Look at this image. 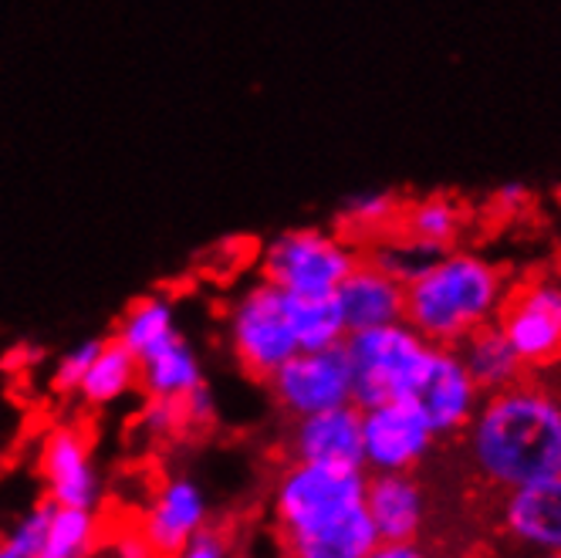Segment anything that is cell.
Masks as SVG:
<instances>
[{
  "label": "cell",
  "mask_w": 561,
  "mask_h": 558,
  "mask_svg": "<svg viewBox=\"0 0 561 558\" xmlns=\"http://www.w3.org/2000/svg\"><path fill=\"white\" fill-rule=\"evenodd\" d=\"M467 477L480 488L511 491L561 474V400L535 379H520L480 403L460 433Z\"/></svg>",
  "instance_id": "obj_1"
},
{
  "label": "cell",
  "mask_w": 561,
  "mask_h": 558,
  "mask_svg": "<svg viewBox=\"0 0 561 558\" xmlns=\"http://www.w3.org/2000/svg\"><path fill=\"white\" fill-rule=\"evenodd\" d=\"M507 285L511 277L497 261L460 248L444 251L407 282L403 322L426 342L454 349L473 329L494 322Z\"/></svg>",
  "instance_id": "obj_2"
},
{
  "label": "cell",
  "mask_w": 561,
  "mask_h": 558,
  "mask_svg": "<svg viewBox=\"0 0 561 558\" xmlns=\"http://www.w3.org/2000/svg\"><path fill=\"white\" fill-rule=\"evenodd\" d=\"M345 352L352 366V403L358 410H373L416 396L430 366L433 342H426L407 322H392L348 332Z\"/></svg>",
  "instance_id": "obj_3"
},
{
  "label": "cell",
  "mask_w": 561,
  "mask_h": 558,
  "mask_svg": "<svg viewBox=\"0 0 561 558\" xmlns=\"http://www.w3.org/2000/svg\"><path fill=\"white\" fill-rule=\"evenodd\" d=\"M366 504V474L332 464H285L277 474L271 511L277 538L325 528Z\"/></svg>",
  "instance_id": "obj_4"
},
{
  "label": "cell",
  "mask_w": 561,
  "mask_h": 558,
  "mask_svg": "<svg viewBox=\"0 0 561 558\" xmlns=\"http://www.w3.org/2000/svg\"><path fill=\"white\" fill-rule=\"evenodd\" d=\"M363 251L339 230H280L261 251V277L288 295H335Z\"/></svg>",
  "instance_id": "obj_5"
},
{
  "label": "cell",
  "mask_w": 561,
  "mask_h": 558,
  "mask_svg": "<svg viewBox=\"0 0 561 558\" xmlns=\"http://www.w3.org/2000/svg\"><path fill=\"white\" fill-rule=\"evenodd\" d=\"M227 345L233 363L257 383H267L288 358H295L301 349L288 322L285 292L264 277L240 292L227 308Z\"/></svg>",
  "instance_id": "obj_6"
},
{
  "label": "cell",
  "mask_w": 561,
  "mask_h": 558,
  "mask_svg": "<svg viewBox=\"0 0 561 558\" xmlns=\"http://www.w3.org/2000/svg\"><path fill=\"white\" fill-rule=\"evenodd\" d=\"M494 326L531 373L561 366V277L531 271L511 282Z\"/></svg>",
  "instance_id": "obj_7"
},
{
  "label": "cell",
  "mask_w": 561,
  "mask_h": 558,
  "mask_svg": "<svg viewBox=\"0 0 561 558\" xmlns=\"http://www.w3.org/2000/svg\"><path fill=\"white\" fill-rule=\"evenodd\" d=\"M264 386L274 407L288 420L352 403V366L345 342L318 352H298Z\"/></svg>",
  "instance_id": "obj_8"
},
{
  "label": "cell",
  "mask_w": 561,
  "mask_h": 558,
  "mask_svg": "<svg viewBox=\"0 0 561 558\" xmlns=\"http://www.w3.org/2000/svg\"><path fill=\"white\" fill-rule=\"evenodd\" d=\"M37 477L42 491L58 508H85L99 511L105 485L92 454L89 433L78 423H55L37 447Z\"/></svg>",
  "instance_id": "obj_9"
},
{
  "label": "cell",
  "mask_w": 561,
  "mask_h": 558,
  "mask_svg": "<svg viewBox=\"0 0 561 558\" xmlns=\"http://www.w3.org/2000/svg\"><path fill=\"white\" fill-rule=\"evenodd\" d=\"M433 441L436 433L413 396L363 410V451L376 474L413 470L433 451Z\"/></svg>",
  "instance_id": "obj_10"
},
{
  "label": "cell",
  "mask_w": 561,
  "mask_h": 558,
  "mask_svg": "<svg viewBox=\"0 0 561 558\" xmlns=\"http://www.w3.org/2000/svg\"><path fill=\"white\" fill-rule=\"evenodd\" d=\"M491 525L520 551H561V474L497 491Z\"/></svg>",
  "instance_id": "obj_11"
},
{
  "label": "cell",
  "mask_w": 561,
  "mask_h": 558,
  "mask_svg": "<svg viewBox=\"0 0 561 558\" xmlns=\"http://www.w3.org/2000/svg\"><path fill=\"white\" fill-rule=\"evenodd\" d=\"M210 494L193 474H170L156 488L146 517H142V538L156 558H176L180 548L210 525Z\"/></svg>",
  "instance_id": "obj_12"
},
{
  "label": "cell",
  "mask_w": 561,
  "mask_h": 558,
  "mask_svg": "<svg viewBox=\"0 0 561 558\" xmlns=\"http://www.w3.org/2000/svg\"><path fill=\"white\" fill-rule=\"evenodd\" d=\"M285 457L291 464H332V467H366L363 451V410L355 403L291 420L285 436Z\"/></svg>",
  "instance_id": "obj_13"
},
{
  "label": "cell",
  "mask_w": 561,
  "mask_h": 558,
  "mask_svg": "<svg viewBox=\"0 0 561 558\" xmlns=\"http://www.w3.org/2000/svg\"><path fill=\"white\" fill-rule=\"evenodd\" d=\"M413 400L423 407L436 436H457L467 430V423L480 403V389L470 379V373L463 369L460 355L454 349L433 345L426 376H423Z\"/></svg>",
  "instance_id": "obj_14"
},
{
  "label": "cell",
  "mask_w": 561,
  "mask_h": 558,
  "mask_svg": "<svg viewBox=\"0 0 561 558\" xmlns=\"http://www.w3.org/2000/svg\"><path fill=\"white\" fill-rule=\"evenodd\" d=\"M366 511L382 545L416 542L426 532L430 498L413 470H389L366 481Z\"/></svg>",
  "instance_id": "obj_15"
},
{
  "label": "cell",
  "mask_w": 561,
  "mask_h": 558,
  "mask_svg": "<svg viewBox=\"0 0 561 558\" xmlns=\"http://www.w3.org/2000/svg\"><path fill=\"white\" fill-rule=\"evenodd\" d=\"M342 315H345V329H379L403 322V308H407V285L396 282L392 274L376 267L369 258H358L352 274L342 282L335 292Z\"/></svg>",
  "instance_id": "obj_16"
},
{
  "label": "cell",
  "mask_w": 561,
  "mask_h": 558,
  "mask_svg": "<svg viewBox=\"0 0 561 558\" xmlns=\"http://www.w3.org/2000/svg\"><path fill=\"white\" fill-rule=\"evenodd\" d=\"M467 227H470V210L460 196L426 193V196H416V201H403L396 234L430 254H444L463 241Z\"/></svg>",
  "instance_id": "obj_17"
},
{
  "label": "cell",
  "mask_w": 561,
  "mask_h": 558,
  "mask_svg": "<svg viewBox=\"0 0 561 558\" xmlns=\"http://www.w3.org/2000/svg\"><path fill=\"white\" fill-rule=\"evenodd\" d=\"M454 352L460 355L463 369L470 373V379L477 383V389L484 392V396L531 376V369L520 363L517 352L507 345V339L501 335V329L494 322L480 326L470 335H463L454 345Z\"/></svg>",
  "instance_id": "obj_18"
},
{
  "label": "cell",
  "mask_w": 561,
  "mask_h": 558,
  "mask_svg": "<svg viewBox=\"0 0 561 558\" xmlns=\"http://www.w3.org/2000/svg\"><path fill=\"white\" fill-rule=\"evenodd\" d=\"M277 542H280V558H366L379 545V535L363 504L325 528L277 538Z\"/></svg>",
  "instance_id": "obj_19"
},
{
  "label": "cell",
  "mask_w": 561,
  "mask_h": 558,
  "mask_svg": "<svg viewBox=\"0 0 561 558\" xmlns=\"http://www.w3.org/2000/svg\"><path fill=\"white\" fill-rule=\"evenodd\" d=\"M204 383H207L204 358H199L196 345L183 332L139 363V389L146 396H163V400L180 403Z\"/></svg>",
  "instance_id": "obj_20"
},
{
  "label": "cell",
  "mask_w": 561,
  "mask_h": 558,
  "mask_svg": "<svg viewBox=\"0 0 561 558\" xmlns=\"http://www.w3.org/2000/svg\"><path fill=\"white\" fill-rule=\"evenodd\" d=\"M139 389V358L112 335H105L95 363L89 366L82 386H78V400L89 410H108L123 403L126 396Z\"/></svg>",
  "instance_id": "obj_21"
},
{
  "label": "cell",
  "mask_w": 561,
  "mask_h": 558,
  "mask_svg": "<svg viewBox=\"0 0 561 558\" xmlns=\"http://www.w3.org/2000/svg\"><path fill=\"white\" fill-rule=\"evenodd\" d=\"M173 335H180L176 305L170 295H159V292L129 301V308L118 315L115 332H112V339L123 342L139 363L156 349H163Z\"/></svg>",
  "instance_id": "obj_22"
},
{
  "label": "cell",
  "mask_w": 561,
  "mask_h": 558,
  "mask_svg": "<svg viewBox=\"0 0 561 558\" xmlns=\"http://www.w3.org/2000/svg\"><path fill=\"white\" fill-rule=\"evenodd\" d=\"M399 214H403V196L392 190H363L348 196V201L339 207L335 217V230L358 244H376L382 237L396 234Z\"/></svg>",
  "instance_id": "obj_23"
},
{
  "label": "cell",
  "mask_w": 561,
  "mask_h": 558,
  "mask_svg": "<svg viewBox=\"0 0 561 558\" xmlns=\"http://www.w3.org/2000/svg\"><path fill=\"white\" fill-rule=\"evenodd\" d=\"M288 322L298 339L301 352H318V349H332L345 342V315L335 295H288Z\"/></svg>",
  "instance_id": "obj_24"
},
{
  "label": "cell",
  "mask_w": 561,
  "mask_h": 558,
  "mask_svg": "<svg viewBox=\"0 0 561 558\" xmlns=\"http://www.w3.org/2000/svg\"><path fill=\"white\" fill-rule=\"evenodd\" d=\"M99 542H102L99 511L58 508L55 504L45 545H42V551H37L34 558H92Z\"/></svg>",
  "instance_id": "obj_25"
},
{
  "label": "cell",
  "mask_w": 561,
  "mask_h": 558,
  "mask_svg": "<svg viewBox=\"0 0 561 558\" xmlns=\"http://www.w3.org/2000/svg\"><path fill=\"white\" fill-rule=\"evenodd\" d=\"M136 433L149 444H170L173 436L186 433L183 407L176 400H163V396H146L136 413Z\"/></svg>",
  "instance_id": "obj_26"
},
{
  "label": "cell",
  "mask_w": 561,
  "mask_h": 558,
  "mask_svg": "<svg viewBox=\"0 0 561 558\" xmlns=\"http://www.w3.org/2000/svg\"><path fill=\"white\" fill-rule=\"evenodd\" d=\"M102 335L95 339H82V342H75L68 352L58 355V363L51 369V392L55 396H78V386H82L89 366L95 363V355L102 349Z\"/></svg>",
  "instance_id": "obj_27"
},
{
  "label": "cell",
  "mask_w": 561,
  "mask_h": 558,
  "mask_svg": "<svg viewBox=\"0 0 561 558\" xmlns=\"http://www.w3.org/2000/svg\"><path fill=\"white\" fill-rule=\"evenodd\" d=\"M180 407H183V423H186V433L190 430H210L214 423H217V396H214V389L204 383L199 389H193L186 400H180Z\"/></svg>",
  "instance_id": "obj_28"
},
{
  "label": "cell",
  "mask_w": 561,
  "mask_h": 558,
  "mask_svg": "<svg viewBox=\"0 0 561 558\" xmlns=\"http://www.w3.org/2000/svg\"><path fill=\"white\" fill-rule=\"evenodd\" d=\"M531 204H535V193H531L525 183H504V186L494 193V207H497L504 217L525 214V210H531Z\"/></svg>",
  "instance_id": "obj_29"
},
{
  "label": "cell",
  "mask_w": 561,
  "mask_h": 558,
  "mask_svg": "<svg viewBox=\"0 0 561 558\" xmlns=\"http://www.w3.org/2000/svg\"><path fill=\"white\" fill-rule=\"evenodd\" d=\"M366 558H436L430 548L416 545V542H396V545H376Z\"/></svg>",
  "instance_id": "obj_30"
},
{
  "label": "cell",
  "mask_w": 561,
  "mask_h": 558,
  "mask_svg": "<svg viewBox=\"0 0 561 558\" xmlns=\"http://www.w3.org/2000/svg\"><path fill=\"white\" fill-rule=\"evenodd\" d=\"M535 379L541 383V386H548L558 400H561V366H554V369H541V373H535Z\"/></svg>",
  "instance_id": "obj_31"
},
{
  "label": "cell",
  "mask_w": 561,
  "mask_h": 558,
  "mask_svg": "<svg viewBox=\"0 0 561 558\" xmlns=\"http://www.w3.org/2000/svg\"><path fill=\"white\" fill-rule=\"evenodd\" d=\"M0 558H18V555H14V551H11V548L4 545V542H0Z\"/></svg>",
  "instance_id": "obj_32"
},
{
  "label": "cell",
  "mask_w": 561,
  "mask_h": 558,
  "mask_svg": "<svg viewBox=\"0 0 561 558\" xmlns=\"http://www.w3.org/2000/svg\"><path fill=\"white\" fill-rule=\"evenodd\" d=\"M535 558H561V551H538Z\"/></svg>",
  "instance_id": "obj_33"
},
{
  "label": "cell",
  "mask_w": 561,
  "mask_h": 558,
  "mask_svg": "<svg viewBox=\"0 0 561 558\" xmlns=\"http://www.w3.org/2000/svg\"><path fill=\"white\" fill-rule=\"evenodd\" d=\"M554 201H558V207H561V183L554 186Z\"/></svg>",
  "instance_id": "obj_34"
},
{
  "label": "cell",
  "mask_w": 561,
  "mask_h": 558,
  "mask_svg": "<svg viewBox=\"0 0 561 558\" xmlns=\"http://www.w3.org/2000/svg\"><path fill=\"white\" fill-rule=\"evenodd\" d=\"M554 274L561 277V254H558V261H554Z\"/></svg>",
  "instance_id": "obj_35"
}]
</instances>
